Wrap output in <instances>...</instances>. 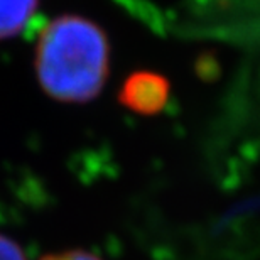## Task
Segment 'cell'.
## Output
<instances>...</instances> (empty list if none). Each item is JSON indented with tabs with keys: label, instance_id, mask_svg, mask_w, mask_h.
Here are the masks:
<instances>
[{
	"label": "cell",
	"instance_id": "obj_5",
	"mask_svg": "<svg viewBox=\"0 0 260 260\" xmlns=\"http://www.w3.org/2000/svg\"><path fill=\"white\" fill-rule=\"evenodd\" d=\"M41 260H102V258L95 255V253L83 250V248H71V250L49 253V255H44Z\"/></svg>",
	"mask_w": 260,
	"mask_h": 260
},
{
	"label": "cell",
	"instance_id": "obj_4",
	"mask_svg": "<svg viewBox=\"0 0 260 260\" xmlns=\"http://www.w3.org/2000/svg\"><path fill=\"white\" fill-rule=\"evenodd\" d=\"M0 260H27L22 247L10 237L0 233Z\"/></svg>",
	"mask_w": 260,
	"mask_h": 260
},
{
	"label": "cell",
	"instance_id": "obj_1",
	"mask_svg": "<svg viewBox=\"0 0 260 260\" xmlns=\"http://www.w3.org/2000/svg\"><path fill=\"white\" fill-rule=\"evenodd\" d=\"M34 71L46 95L61 103H86L105 88L110 73V41L95 20L63 14L41 29Z\"/></svg>",
	"mask_w": 260,
	"mask_h": 260
},
{
	"label": "cell",
	"instance_id": "obj_2",
	"mask_svg": "<svg viewBox=\"0 0 260 260\" xmlns=\"http://www.w3.org/2000/svg\"><path fill=\"white\" fill-rule=\"evenodd\" d=\"M171 96V83L155 71L139 70L125 78L118 91V102L127 110L149 117L164 110Z\"/></svg>",
	"mask_w": 260,
	"mask_h": 260
},
{
	"label": "cell",
	"instance_id": "obj_3",
	"mask_svg": "<svg viewBox=\"0 0 260 260\" xmlns=\"http://www.w3.org/2000/svg\"><path fill=\"white\" fill-rule=\"evenodd\" d=\"M39 0H0V41L19 36L30 24Z\"/></svg>",
	"mask_w": 260,
	"mask_h": 260
}]
</instances>
